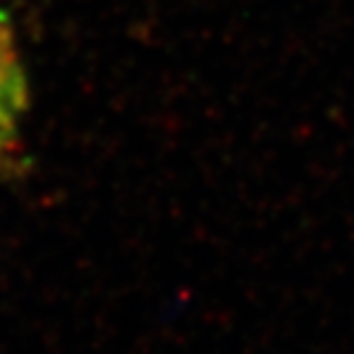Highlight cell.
I'll use <instances>...</instances> for the list:
<instances>
[{
    "mask_svg": "<svg viewBox=\"0 0 354 354\" xmlns=\"http://www.w3.org/2000/svg\"><path fill=\"white\" fill-rule=\"evenodd\" d=\"M28 106V79L17 52L10 15L0 10V162L17 143L20 118Z\"/></svg>",
    "mask_w": 354,
    "mask_h": 354,
    "instance_id": "1",
    "label": "cell"
}]
</instances>
